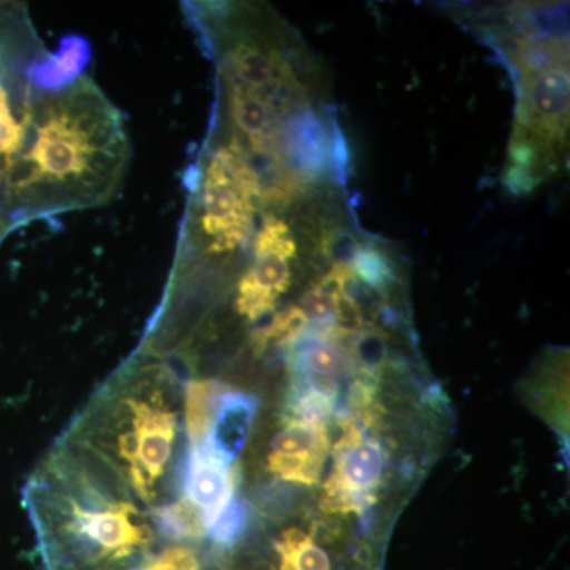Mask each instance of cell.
<instances>
[{"instance_id":"cell-1","label":"cell","mask_w":570,"mask_h":570,"mask_svg":"<svg viewBox=\"0 0 570 570\" xmlns=\"http://www.w3.org/2000/svg\"><path fill=\"white\" fill-rule=\"evenodd\" d=\"M26 505L45 570H135L154 531L115 468L69 436L29 480Z\"/></svg>"},{"instance_id":"cell-2","label":"cell","mask_w":570,"mask_h":570,"mask_svg":"<svg viewBox=\"0 0 570 570\" xmlns=\"http://www.w3.org/2000/svg\"><path fill=\"white\" fill-rule=\"evenodd\" d=\"M130 145L121 112L91 78L47 92L28 159L24 216L108 204L126 174Z\"/></svg>"},{"instance_id":"cell-3","label":"cell","mask_w":570,"mask_h":570,"mask_svg":"<svg viewBox=\"0 0 570 570\" xmlns=\"http://www.w3.org/2000/svg\"><path fill=\"white\" fill-rule=\"evenodd\" d=\"M298 254V243L291 225L268 216L254 236V261L242 276L236 291V311L247 321L257 322L275 311L277 299L292 283L291 262Z\"/></svg>"},{"instance_id":"cell-4","label":"cell","mask_w":570,"mask_h":570,"mask_svg":"<svg viewBox=\"0 0 570 570\" xmlns=\"http://www.w3.org/2000/svg\"><path fill=\"white\" fill-rule=\"evenodd\" d=\"M546 63L539 62V69L524 82V119L520 122L524 130H532L534 137L562 140L568 130L569 71L564 62L549 67ZM534 137L515 142L530 146Z\"/></svg>"},{"instance_id":"cell-5","label":"cell","mask_w":570,"mask_h":570,"mask_svg":"<svg viewBox=\"0 0 570 570\" xmlns=\"http://www.w3.org/2000/svg\"><path fill=\"white\" fill-rule=\"evenodd\" d=\"M236 483L238 471L220 460L205 441L190 445L184 474V497L204 512L208 530L220 510L234 498Z\"/></svg>"},{"instance_id":"cell-6","label":"cell","mask_w":570,"mask_h":570,"mask_svg":"<svg viewBox=\"0 0 570 570\" xmlns=\"http://www.w3.org/2000/svg\"><path fill=\"white\" fill-rule=\"evenodd\" d=\"M257 409V400L247 393L224 392L217 397L212 428L205 442L228 466H234L235 460L245 449Z\"/></svg>"},{"instance_id":"cell-7","label":"cell","mask_w":570,"mask_h":570,"mask_svg":"<svg viewBox=\"0 0 570 570\" xmlns=\"http://www.w3.org/2000/svg\"><path fill=\"white\" fill-rule=\"evenodd\" d=\"M91 59V47L80 36L66 37L55 52L45 51L29 67L33 86L43 91H61L82 77Z\"/></svg>"},{"instance_id":"cell-8","label":"cell","mask_w":570,"mask_h":570,"mask_svg":"<svg viewBox=\"0 0 570 570\" xmlns=\"http://www.w3.org/2000/svg\"><path fill=\"white\" fill-rule=\"evenodd\" d=\"M219 392V385L213 381H193L186 385L183 414L190 445L200 444L208 436Z\"/></svg>"},{"instance_id":"cell-9","label":"cell","mask_w":570,"mask_h":570,"mask_svg":"<svg viewBox=\"0 0 570 570\" xmlns=\"http://www.w3.org/2000/svg\"><path fill=\"white\" fill-rule=\"evenodd\" d=\"M279 553V570H330L328 554L302 530H287L276 546Z\"/></svg>"},{"instance_id":"cell-10","label":"cell","mask_w":570,"mask_h":570,"mask_svg":"<svg viewBox=\"0 0 570 570\" xmlns=\"http://www.w3.org/2000/svg\"><path fill=\"white\" fill-rule=\"evenodd\" d=\"M326 436L324 426L287 422L272 441V453L288 456L325 455Z\"/></svg>"},{"instance_id":"cell-11","label":"cell","mask_w":570,"mask_h":570,"mask_svg":"<svg viewBox=\"0 0 570 570\" xmlns=\"http://www.w3.org/2000/svg\"><path fill=\"white\" fill-rule=\"evenodd\" d=\"M348 266H351L352 273H354L358 283L366 285V287L376 288V291L387 288L395 279L389 258L377 247H358L354 257H352V264Z\"/></svg>"},{"instance_id":"cell-12","label":"cell","mask_w":570,"mask_h":570,"mask_svg":"<svg viewBox=\"0 0 570 570\" xmlns=\"http://www.w3.org/2000/svg\"><path fill=\"white\" fill-rule=\"evenodd\" d=\"M246 527V502L234 494V498L225 504L219 515L213 521L206 535H208L214 546L220 547V549H232L242 538Z\"/></svg>"},{"instance_id":"cell-13","label":"cell","mask_w":570,"mask_h":570,"mask_svg":"<svg viewBox=\"0 0 570 570\" xmlns=\"http://www.w3.org/2000/svg\"><path fill=\"white\" fill-rule=\"evenodd\" d=\"M135 570H200V560L193 547L183 543L153 554Z\"/></svg>"},{"instance_id":"cell-14","label":"cell","mask_w":570,"mask_h":570,"mask_svg":"<svg viewBox=\"0 0 570 570\" xmlns=\"http://www.w3.org/2000/svg\"><path fill=\"white\" fill-rule=\"evenodd\" d=\"M337 292L328 291L321 283L314 285L309 292L302 299V311L306 314L307 318L314 321H333V313H335V296Z\"/></svg>"}]
</instances>
